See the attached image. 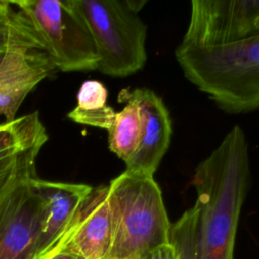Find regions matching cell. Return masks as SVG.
Wrapping results in <instances>:
<instances>
[{
	"mask_svg": "<svg viewBox=\"0 0 259 259\" xmlns=\"http://www.w3.org/2000/svg\"><path fill=\"white\" fill-rule=\"evenodd\" d=\"M49 137L37 111L0 122V157L33 144L46 143Z\"/></svg>",
	"mask_w": 259,
	"mask_h": 259,
	"instance_id": "5bb4252c",
	"label": "cell"
},
{
	"mask_svg": "<svg viewBox=\"0 0 259 259\" xmlns=\"http://www.w3.org/2000/svg\"><path fill=\"white\" fill-rule=\"evenodd\" d=\"M174 55L184 77L222 110L238 114L259 108V34L228 45H179Z\"/></svg>",
	"mask_w": 259,
	"mask_h": 259,
	"instance_id": "7a4b0ae2",
	"label": "cell"
},
{
	"mask_svg": "<svg viewBox=\"0 0 259 259\" xmlns=\"http://www.w3.org/2000/svg\"><path fill=\"white\" fill-rule=\"evenodd\" d=\"M40 259H82V258L67 249H59L57 251H54L52 253L45 255Z\"/></svg>",
	"mask_w": 259,
	"mask_h": 259,
	"instance_id": "d6986e66",
	"label": "cell"
},
{
	"mask_svg": "<svg viewBox=\"0 0 259 259\" xmlns=\"http://www.w3.org/2000/svg\"><path fill=\"white\" fill-rule=\"evenodd\" d=\"M107 186L113 234L106 259H137L171 243L172 224L154 176L125 170Z\"/></svg>",
	"mask_w": 259,
	"mask_h": 259,
	"instance_id": "3957f363",
	"label": "cell"
},
{
	"mask_svg": "<svg viewBox=\"0 0 259 259\" xmlns=\"http://www.w3.org/2000/svg\"><path fill=\"white\" fill-rule=\"evenodd\" d=\"M54 69L42 51L8 49L0 63V116L14 120L27 94Z\"/></svg>",
	"mask_w": 259,
	"mask_h": 259,
	"instance_id": "30bf717a",
	"label": "cell"
},
{
	"mask_svg": "<svg viewBox=\"0 0 259 259\" xmlns=\"http://www.w3.org/2000/svg\"><path fill=\"white\" fill-rule=\"evenodd\" d=\"M33 178L0 198V259L35 258L44 201L32 185Z\"/></svg>",
	"mask_w": 259,
	"mask_h": 259,
	"instance_id": "52a82bcc",
	"label": "cell"
},
{
	"mask_svg": "<svg viewBox=\"0 0 259 259\" xmlns=\"http://www.w3.org/2000/svg\"><path fill=\"white\" fill-rule=\"evenodd\" d=\"M137 259H178V256L174 246L170 243L148 251Z\"/></svg>",
	"mask_w": 259,
	"mask_h": 259,
	"instance_id": "ac0fdd59",
	"label": "cell"
},
{
	"mask_svg": "<svg viewBox=\"0 0 259 259\" xmlns=\"http://www.w3.org/2000/svg\"><path fill=\"white\" fill-rule=\"evenodd\" d=\"M10 48L41 51L39 39L25 16L12 1L0 0V52Z\"/></svg>",
	"mask_w": 259,
	"mask_h": 259,
	"instance_id": "9a60e30c",
	"label": "cell"
},
{
	"mask_svg": "<svg viewBox=\"0 0 259 259\" xmlns=\"http://www.w3.org/2000/svg\"><path fill=\"white\" fill-rule=\"evenodd\" d=\"M5 53H6V52H0V63H1V61H2V59H3V57H4V55H5Z\"/></svg>",
	"mask_w": 259,
	"mask_h": 259,
	"instance_id": "ffe728a7",
	"label": "cell"
},
{
	"mask_svg": "<svg viewBox=\"0 0 259 259\" xmlns=\"http://www.w3.org/2000/svg\"><path fill=\"white\" fill-rule=\"evenodd\" d=\"M123 108L115 113L108 132V148L124 163L138 151L143 135V119L140 107L133 101L124 102Z\"/></svg>",
	"mask_w": 259,
	"mask_h": 259,
	"instance_id": "4fadbf2b",
	"label": "cell"
},
{
	"mask_svg": "<svg viewBox=\"0 0 259 259\" xmlns=\"http://www.w3.org/2000/svg\"><path fill=\"white\" fill-rule=\"evenodd\" d=\"M107 89L96 80H87L77 93V105L68 117L80 124L91 125L108 131L115 117L113 108L106 104Z\"/></svg>",
	"mask_w": 259,
	"mask_h": 259,
	"instance_id": "7c38bea8",
	"label": "cell"
},
{
	"mask_svg": "<svg viewBox=\"0 0 259 259\" xmlns=\"http://www.w3.org/2000/svg\"><path fill=\"white\" fill-rule=\"evenodd\" d=\"M249 148L235 125L194 170L196 191L195 259H234L236 235L250 185Z\"/></svg>",
	"mask_w": 259,
	"mask_h": 259,
	"instance_id": "6da1fadb",
	"label": "cell"
},
{
	"mask_svg": "<svg viewBox=\"0 0 259 259\" xmlns=\"http://www.w3.org/2000/svg\"><path fill=\"white\" fill-rule=\"evenodd\" d=\"M118 101L137 103L143 119L141 144L136 154L125 162V170L154 176L171 142L172 120L168 108L160 96L144 87L122 89Z\"/></svg>",
	"mask_w": 259,
	"mask_h": 259,
	"instance_id": "9c48e42d",
	"label": "cell"
},
{
	"mask_svg": "<svg viewBox=\"0 0 259 259\" xmlns=\"http://www.w3.org/2000/svg\"><path fill=\"white\" fill-rule=\"evenodd\" d=\"M196 226L197 210L194 205L171 225L170 242L177 252L178 259H195Z\"/></svg>",
	"mask_w": 259,
	"mask_h": 259,
	"instance_id": "e0dca14e",
	"label": "cell"
},
{
	"mask_svg": "<svg viewBox=\"0 0 259 259\" xmlns=\"http://www.w3.org/2000/svg\"><path fill=\"white\" fill-rule=\"evenodd\" d=\"M91 33L97 70L110 77H127L147 62V25L125 1L75 0Z\"/></svg>",
	"mask_w": 259,
	"mask_h": 259,
	"instance_id": "277c9868",
	"label": "cell"
},
{
	"mask_svg": "<svg viewBox=\"0 0 259 259\" xmlns=\"http://www.w3.org/2000/svg\"><path fill=\"white\" fill-rule=\"evenodd\" d=\"M112 234L108 186L98 185L93 187L60 238L45 255L67 249L82 259H106Z\"/></svg>",
	"mask_w": 259,
	"mask_h": 259,
	"instance_id": "ba28073f",
	"label": "cell"
},
{
	"mask_svg": "<svg viewBox=\"0 0 259 259\" xmlns=\"http://www.w3.org/2000/svg\"><path fill=\"white\" fill-rule=\"evenodd\" d=\"M259 34V0H193L186 47L234 44Z\"/></svg>",
	"mask_w": 259,
	"mask_h": 259,
	"instance_id": "8992f818",
	"label": "cell"
},
{
	"mask_svg": "<svg viewBox=\"0 0 259 259\" xmlns=\"http://www.w3.org/2000/svg\"><path fill=\"white\" fill-rule=\"evenodd\" d=\"M32 185L44 201L40 233L34 259H40L65 231L93 186L85 183L49 181L34 177Z\"/></svg>",
	"mask_w": 259,
	"mask_h": 259,
	"instance_id": "8fae6325",
	"label": "cell"
},
{
	"mask_svg": "<svg viewBox=\"0 0 259 259\" xmlns=\"http://www.w3.org/2000/svg\"><path fill=\"white\" fill-rule=\"evenodd\" d=\"M34 29L41 51L62 72L93 71L98 55L75 0L12 1Z\"/></svg>",
	"mask_w": 259,
	"mask_h": 259,
	"instance_id": "5b68a950",
	"label": "cell"
},
{
	"mask_svg": "<svg viewBox=\"0 0 259 259\" xmlns=\"http://www.w3.org/2000/svg\"><path fill=\"white\" fill-rule=\"evenodd\" d=\"M45 144L39 142L0 157V198L17 184L37 176L35 161Z\"/></svg>",
	"mask_w": 259,
	"mask_h": 259,
	"instance_id": "2e32d148",
	"label": "cell"
}]
</instances>
